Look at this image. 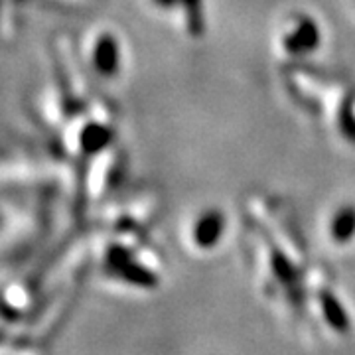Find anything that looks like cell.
Listing matches in <instances>:
<instances>
[{
  "label": "cell",
  "instance_id": "7a4b0ae2",
  "mask_svg": "<svg viewBox=\"0 0 355 355\" xmlns=\"http://www.w3.org/2000/svg\"><path fill=\"white\" fill-rule=\"evenodd\" d=\"M116 65H119L116 44L111 36H103L95 48V67L105 76H111L116 71Z\"/></svg>",
  "mask_w": 355,
  "mask_h": 355
},
{
  "label": "cell",
  "instance_id": "277c9868",
  "mask_svg": "<svg viewBox=\"0 0 355 355\" xmlns=\"http://www.w3.org/2000/svg\"><path fill=\"white\" fill-rule=\"evenodd\" d=\"M355 231V209L354 207H345L342 209L331 225V233L336 241H347L349 235Z\"/></svg>",
  "mask_w": 355,
  "mask_h": 355
},
{
  "label": "cell",
  "instance_id": "6da1fadb",
  "mask_svg": "<svg viewBox=\"0 0 355 355\" xmlns=\"http://www.w3.org/2000/svg\"><path fill=\"white\" fill-rule=\"evenodd\" d=\"M221 229H223V219H221V216L217 211H207L198 221L196 231H193V237H196V241L200 243V245L209 247V245H214L219 239Z\"/></svg>",
  "mask_w": 355,
  "mask_h": 355
},
{
  "label": "cell",
  "instance_id": "3957f363",
  "mask_svg": "<svg viewBox=\"0 0 355 355\" xmlns=\"http://www.w3.org/2000/svg\"><path fill=\"white\" fill-rule=\"evenodd\" d=\"M318 44V28L312 20H302L294 28L291 38L286 40V46L291 51H308Z\"/></svg>",
  "mask_w": 355,
  "mask_h": 355
}]
</instances>
